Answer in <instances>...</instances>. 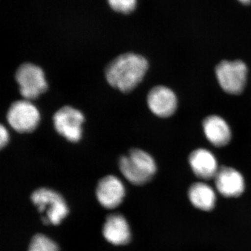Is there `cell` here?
<instances>
[{
    "instance_id": "obj_17",
    "label": "cell",
    "mask_w": 251,
    "mask_h": 251,
    "mask_svg": "<svg viewBox=\"0 0 251 251\" xmlns=\"http://www.w3.org/2000/svg\"><path fill=\"white\" fill-rule=\"evenodd\" d=\"M9 141V133L7 129L1 125L0 127V147L3 149L8 145Z\"/></svg>"
},
{
    "instance_id": "obj_2",
    "label": "cell",
    "mask_w": 251,
    "mask_h": 251,
    "mask_svg": "<svg viewBox=\"0 0 251 251\" xmlns=\"http://www.w3.org/2000/svg\"><path fill=\"white\" fill-rule=\"evenodd\" d=\"M119 167L124 176L135 185L149 182L156 174L157 166L152 156L140 149H132L120 157Z\"/></svg>"
},
{
    "instance_id": "obj_6",
    "label": "cell",
    "mask_w": 251,
    "mask_h": 251,
    "mask_svg": "<svg viewBox=\"0 0 251 251\" xmlns=\"http://www.w3.org/2000/svg\"><path fill=\"white\" fill-rule=\"evenodd\" d=\"M8 123L20 133H31L40 122V112L30 100H20L11 104L7 115Z\"/></svg>"
},
{
    "instance_id": "obj_4",
    "label": "cell",
    "mask_w": 251,
    "mask_h": 251,
    "mask_svg": "<svg viewBox=\"0 0 251 251\" xmlns=\"http://www.w3.org/2000/svg\"><path fill=\"white\" fill-rule=\"evenodd\" d=\"M20 93L25 100H33L45 93L49 88L45 74L39 66L25 63L20 66L16 74Z\"/></svg>"
},
{
    "instance_id": "obj_16",
    "label": "cell",
    "mask_w": 251,
    "mask_h": 251,
    "mask_svg": "<svg viewBox=\"0 0 251 251\" xmlns=\"http://www.w3.org/2000/svg\"><path fill=\"white\" fill-rule=\"evenodd\" d=\"M112 9L122 14H129L136 6V0H108Z\"/></svg>"
},
{
    "instance_id": "obj_8",
    "label": "cell",
    "mask_w": 251,
    "mask_h": 251,
    "mask_svg": "<svg viewBox=\"0 0 251 251\" xmlns=\"http://www.w3.org/2000/svg\"><path fill=\"white\" fill-rule=\"evenodd\" d=\"M147 102L151 112L161 118H168L174 115L178 105L175 92L162 85L156 86L149 92Z\"/></svg>"
},
{
    "instance_id": "obj_3",
    "label": "cell",
    "mask_w": 251,
    "mask_h": 251,
    "mask_svg": "<svg viewBox=\"0 0 251 251\" xmlns=\"http://www.w3.org/2000/svg\"><path fill=\"white\" fill-rule=\"evenodd\" d=\"M215 73L220 86L226 93L239 95L245 89L249 71L243 61H222L216 67Z\"/></svg>"
},
{
    "instance_id": "obj_5",
    "label": "cell",
    "mask_w": 251,
    "mask_h": 251,
    "mask_svg": "<svg viewBox=\"0 0 251 251\" xmlns=\"http://www.w3.org/2000/svg\"><path fill=\"white\" fill-rule=\"evenodd\" d=\"M31 198L40 212L46 211L47 217L44 219V224L59 225L69 213L64 198L52 190L39 188L32 193Z\"/></svg>"
},
{
    "instance_id": "obj_18",
    "label": "cell",
    "mask_w": 251,
    "mask_h": 251,
    "mask_svg": "<svg viewBox=\"0 0 251 251\" xmlns=\"http://www.w3.org/2000/svg\"><path fill=\"white\" fill-rule=\"evenodd\" d=\"M239 1L244 4H249L251 2V0H239Z\"/></svg>"
},
{
    "instance_id": "obj_1",
    "label": "cell",
    "mask_w": 251,
    "mask_h": 251,
    "mask_svg": "<svg viewBox=\"0 0 251 251\" xmlns=\"http://www.w3.org/2000/svg\"><path fill=\"white\" fill-rule=\"evenodd\" d=\"M149 69V62L140 54L128 52L111 61L105 69L109 85L123 93L136 88L143 81Z\"/></svg>"
},
{
    "instance_id": "obj_13",
    "label": "cell",
    "mask_w": 251,
    "mask_h": 251,
    "mask_svg": "<svg viewBox=\"0 0 251 251\" xmlns=\"http://www.w3.org/2000/svg\"><path fill=\"white\" fill-rule=\"evenodd\" d=\"M103 234L105 239L114 245H125L130 239L129 226L125 218L120 214H110L106 218Z\"/></svg>"
},
{
    "instance_id": "obj_12",
    "label": "cell",
    "mask_w": 251,
    "mask_h": 251,
    "mask_svg": "<svg viewBox=\"0 0 251 251\" xmlns=\"http://www.w3.org/2000/svg\"><path fill=\"white\" fill-rule=\"evenodd\" d=\"M202 127L206 139L216 148L226 146L232 139V131L228 124L218 115L206 117L202 122Z\"/></svg>"
},
{
    "instance_id": "obj_9",
    "label": "cell",
    "mask_w": 251,
    "mask_h": 251,
    "mask_svg": "<svg viewBox=\"0 0 251 251\" xmlns=\"http://www.w3.org/2000/svg\"><path fill=\"white\" fill-rule=\"evenodd\" d=\"M214 181L216 189L224 197H239L245 191L244 176L241 173L231 167L219 168L214 177Z\"/></svg>"
},
{
    "instance_id": "obj_10",
    "label": "cell",
    "mask_w": 251,
    "mask_h": 251,
    "mask_svg": "<svg viewBox=\"0 0 251 251\" xmlns=\"http://www.w3.org/2000/svg\"><path fill=\"white\" fill-rule=\"evenodd\" d=\"M99 202L107 209H114L121 204L125 196V188L121 180L108 175L99 181L97 188Z\"/></svg>"
},
{
    "instance_id": "obj_7",
    "label": "cell",
    "mask_w": 251,
    "mask_h": 251,
    "mask_svg": "<svg viewBox=\"0 0 251 251\" xmlns=\"http://www.w3.org/2000/svg\"><path fill=\"white\" fill-rule=\"evenodd\" d=\"M56 131L71 143H77L82 138L85 116L82 112L69 105L59 109L53 115Z\"/></svg>"
},
{
    "instance_id": "obj_11",
    "label": "cell",
    "mask_w": 251,
    "mask_h": 251,
    "mask_svg": "<svg viewBox=\"0 0 251 251\" xmlns=\"http://www.w3.org/2000/svg\"><path fill=\"white\" fill-rule=\"evenodd\" d=\"M188 162L193 173L200 179H214L219 169L216 156L206 149L194 150L190 154Z\"/></svg>"
},
{
    "instance_id": "obj_15",
    "label": "cell",
    "mask_w": 251,
    "mask_h": 251,
    "mask_svg": "<svg viewBox=\"0 0 251 251\" xmlns=\"http://www.w3.org/2000/svg\"><path fill=\"white\" fill-rule=\"evenodd\" d=\"M28 251H59L57 244L44 234H38L31 239Z\"/></svg>"
},
{
    "instance_id": "obj_14",
    "label": "cell",
    "mask_w": 251,
    "mask_h": 251,
    "mask_svg": "<svg viewBox=\"0 0 251 251\" xmlns=\"http://www.w3.org/2000/svg\"><path fill=\"white\" fill-rule=\"evenodd\" d=\"M188 196L191 204L200 210L211 211L216 205L215 191L206 183L196 182L191 185Z\"/></svg>"
}]
</instances>
